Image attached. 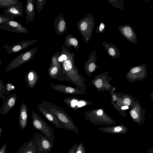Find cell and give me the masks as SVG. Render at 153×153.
I'll use <instances>...</instances> for the list:
<instances>
[{
	"mask_svg": "<svg viewBox=\"0 0 153 153\" xmlns=\"http://www.w3.org/2000/svg\"><path fill=\"white\" fill-rule=\"evenodd\" d=\"M74 56V53L70 52L62 45L58 60L61 63L63 73L76 88L81 89L82 86V78L76 66Z\"/></svg>",
	"mask_w": 153,
	"mask_h": 153,
	"instance_id": "obj_1",
	"label": "cell"
},
{
	"mask_svg": "<svg viewBox=\"0 0 153 153\" xmlns=\"http://www.w3.org/2000/svg\"><path fill=\"white\" fill-rule=\"evenodd\" d=\"M40 104L58 120L64 126L65 129L78 134V129L71 118L62 108L50 102L42 101Z\"/></svg>",
	"mask_w": 153,
	"mask_h": 153,
	"instance_id": "obj_2",
	"label": "cell"
},
{
	"mask_svg": "<svg viewBox=\"0 0 153 153\" xmlns=\"http://www.w3.org/2000/svg\"><path fill=\"white\" fill-rule=\"evenodd\" d=\"M31 116L33 127L40 131L53 144L55 140L54 129L34 111H32Z\"/></svg>",
	"mask_w": 153,
	"mask_h": 153,
	"instance_id": "obj_3",
	"label": "cell"
},
{
	"mask_svg": "<svg viewBox=\"0 0 153 153\" xmlns=\"http://www.w3.org/2000/svg\"><path fill=\"white\" fill-rule=\"evenodd\" d=\"M78 29L84 41L88 43L91 39L95 22L93 16L88 13L77 23Z\"/></svg>",
	"mask_w": 153,
	"mask_h": 153,
	"instance_id": "obj_4",
	"label": "cell"
},
{
	"mask_svg": "<svg viewBox=\"0 0 153 153\" xmlns=\"http://www.w3.org/2000/svg\"><path fill=\"white\" fill-rule=\"evenodd\" d=\"M38 50L37 48H33L24 51L13 59L7 66L5 71L12 70L33 59Z\"/></svg>",
	"mask_w": 153,
	"mask_h": 153,
	"instance_id": "obj_5",
	"label": "cell"
},
{
	"mask_svg": "<svg viewBox=\"0 0 153 153\" xmlns=\"http://www.w3.org/2000/svg\"><path fill=\"white\" fill-rule=\"evenodd\" d=\"M32 140L36 153H48L51 151L53 146V144L41 133L35 134Z\"/></svg>",
	"mask_w": 153,
	"mask_h": 153,
	"instance_id": "obj_6",
	"label": "cell"
},
{
	"mask_svg": "<svg viewBox=\"0 0 153 153\" xmlns=\"http://www.w3.org/2000/svg\"><path fill=\"white\" fill-rule=\"evenodd\" d=\"M0 29L8 31L21 33H29L27 28L18 21L11 20L0 25Z\"/></svg>",
	"mask_w": 153,
	"mask_h": 153,
	"instance_id": "obj_7",
	"label": "cell"
},
{
	"mask_svg": "<svg viewBox=\"0 0 153 153\" xmlns=\"http://www.w3.org/2000/svg\"><path fill=\"white\" fill-rule=\"evenodd\" d=\"M60 53L56 52L52 56L50 66L48 69V73L50 77L55 79L62 70L61 63L59 61Z\"/></svg>",
	"mask_w": 153,
	"mask_h": 153,
	"instance_id": "obj_8",
	"label": "cell"
},
{
	"mask_svg": "<svg viewBox=\"0 0 153 153\" xmlns=\"http://www.w3.org/2000/svg\"><path fill=\"white\" fill-rule=\"evenodd\" d=\"M37 41V40L24 41L12 45L5 44L2 46V47L6 50L8 54H15L36 42Z\"/></svg>",
	"mask_w": 153,
	"mask_h": 153,
	"instance_id": "obj_9",
	"label": "cell"
},
{
	"mask_svg": "<svg viewBox=\"0 0 153 153\" xmlns=\"http://www.w3.org/2000/svg\"><path fill=\"white\" fill-rule=\"evenodd\" d=\"M51 86L52 89L66 94L79 95L84 93V91L82 89L64 85H54L51 82Z\"/></svg>",
	"mask_w": 153,
	"mask_h": 153,
	"instance_id": "obj_10",
	"label": "cell"
},
{
	"mask_svg": "<svg viewBox=\"0 0 153 153\" xmlns=\"http://www.w3.org/2000/svg\"><path fill=\"white\" fill-rule=\"evenodd\" d=\"M119 30L121 34L129 41L133 44L137 43V36L133 28L129 25L119 27Z\"/></svg>",
	"mask_w": 153,
	"mask_h": 153,
	"instance_id": "obj_11",
	"label": "cell"
},
{
	"mask_svg": "<svg viewBox=\"0 0 153 153\" xmlns=\"http://www.w3.org/2000/svg\"><path fill=\"white\" fill-rule=\"evenodd\" d=\"M53 25L56 33L58 36L62 35L68 29L66 22L62 13L55 18Z\"/></svg>",
	"mask_w": 153,
	"mask_h": 153,
	"instance_id": "obj_12",
	"label": "cell"
},
{
	"mask_svg": "<svg viewBox=\"0 0 153 153\" xmlns=\"http://www.w3.org/2000/svg\"><path fill=\"white\" fill-rule=\"evenodd\" d=\"M17 99V94H12L4 99L0 110V114L4 115L8 113L14 106Z\"/></svg>",
	"mask_w": 153,
	"mask_h": 153,
	"instance_id": "obj_13",
	"label": "cell"
},
{
	"mask_svg": "<svg viewBox=\"0 0 153 153\" xmlns=\"http://www.w3.org/2000/svg\"><path fill=\"white\" fill-rule=\"evenodd\" d=\"M63 101L69 108L75 110L87 104L86 101L76 97H68L64 99Z\"/></svg>",
	"mask_w": 153,
	"mask_h": 153,
	"instance_id": "obj_14",
	"label": "cell"
},
{
	"mask_svg": "<svg viewBox=\"0 0 153 153\" xmlns=\"http://www.w3.org/2000/svg\"><path fill=\"white\" fill-rule=\"evenodd\" d=\"M37 107L44 116L56 128L65 129L64 126L51 113L46 110L40 104L38 105Z\"/></svg>",
	"mask_w": 153,
	"mask_h": 153,
	"instance_id": "obj_15",
	"label": "cell"
},
{
	"mask_svg": "<svg viewBox=\"0 0 153 153\" xmlns=\"http://www.w3.org/2000/svg\"><path fill=\"white\" fill-rule=\"evenodd\" d=\"M34 0H27L25 6L26 21L25 24L27 25L29 22H32L35 16V8Z\"/></svg>",
	"mask_w": 153,
	"mask_h": 153,
	"instance_id": "obj_16",
	"label": "cell"
},
{
	"mask_svg": "<svg viewBox=\"0 0 153 153\" xmlns=\"http://www.w3.org/2000/svg\"><path fill=\"white\" fill-rule=\"evenodd\" d=\"M22 4L20 2L7 8L4 9L3 12L5 14L15 17H24Z\"/></svg>",
	"mask_w": 153,
	"mask_h": 153,
	"instance_id": "obj_17",
	"label": "cell"
},
{
	"mask_svg": "<svg viewBox=\"0 0 153 153\" xmlns=\"http://www.w3.org/2000/svg\"><path fill=\"white\" fill-rule=\"evenodd\" d=\"M28 109L25 103L21 105L19 111V124L21 128L25 129L27 125Z\"/></svg>",
	"mask_w": 153,
	"mask_h": 153,
	"instance_id": "obj_18",
	"label": "cell"
},
{
	"mask_svg": "<svg viewBox=\"0 0 153 153\" xmlns=\"http://www.w3.org/2000/svg\"><path fill=\"white\" fill-rule=\"evenodd\" d=\"M39 79L38 75L36 72L30 70L25 76V79L27 86L30 89H32L37 84Z\"/></svg>",
	"mask_w": 153,
	"mask_h": 153,
	"instance_id": "obj_19",
	"label": "cell"
},
{
	"mask_svg": "<svg viewBox=\"0 0 153 153\" xmlns=\"http://www.w3.org/2000/svg\"><path fill=\"white\" fill-rule=\"evenodd\" d=\"M102 44L109 56L114 58L120 57V53L119 51L120 50L115 45L111 43L104 41L102 42Z\"/></svg>",
	"mask_w": 153,
	"mask_h": 153,
	"instance_id": "obj_20",
	"label": "cell"
},
{
	"mask_svg": "<svg viewBox=\"0 0 153 153\" xmlns=\"http://www.w3.org/2000/svg\"><path fill=\"white\" fill-rule=\"evenodd\" d=\"M64 44L69 51H70L71 47H73L77 50L79 49L78 41L77 39L71 34H68L65 36Z\"/></svg>",
	"mask_w": 153,
	"mask_h": 153,
	"instance_id": "obj_21",
	"label": "cell"
},
{
	"mask_svg": "<svg viewBox=\"0 0 153 153\" xmlns=\"http://www.w3.org/2000/svg\"><path fill=\"white\" fill-rule=\"evenodd\" d=\"M97 56V53L95 51L92 52L85 65V68L88 69L89 71L90 72H93L95 68L96 65L94 62V61L96 58Z\"/></svg>",
	"mask_w": 153,
	"mask_h": 153,
	"instance_id": "obj_22",
	"label": "cell"
},
{
	"mask_svg": "<svg viewBox=\"0 0 153 153\" xmlns=\"http://www.w3.org/2000/svg\"><path fill=\"white\" fill-rule=\"evenodd\" d=\"M20 2L19 0H0V8L6 9Z\"/></svg>",
	"mask_w": 153,
	"mask_h": 153,
	"instance_id": "obj_23",
	"label": "cell"
},
{
	"mask_svg": "<svg viewBox=\"0 0 153 153\" xmlns=\"http://www.w3.org/2000/svg\"><path fill=\"white\" fill-rule=\"evenodd\" d=\"M22 153H36L35 148L32 140L28 143L25 149Z\"/></svg>",
	"mask_w": 153,
	"mask_h": 153,
	"instance_id": "obj_24",
	"label": "cell"
},
{
	"mask_svg": "<svg viewBox=\"0 0 153 153\" xmlns=\"http://www.w3.org/2000/svg\"><path fill=\"white\" fill-rule=\"evenodd\" d=\"M15 17L5 14H0V25L10 20H14Z\"/></svg>",
	"mask_w": 153,
	"mask_h": 153,
	"instance_id": "obj_25",
	"label": "cell"
},
{
	"mask_svg": "<svg viewBox=\"0 0 153 153\" xmlns=\"http://www.w3.org/2000/svg\"><path fill=\"white\" fill-rule=\"evenodd\" d=\"M110 3L115 7L123 10V1L108 0Z\"/></svg>",
	"mask_w": 153,
	"mask_h": 153,
	"instance_id": "obj_26",
	"label": "cell"
},
{
	"mask_svg": "<svg viewBox=\"0 0 153 153\" xmlns=\"http://www.w3.org/2000/svg\"><path fill=\"white\" fill-rule=\"evenodd\" d=\"M46 0H36L37 13L38 14L43 9Z\"/></svg>",
	"mask_w": 153,
	"mask_h": 153,
	"instance_id": "obj_27",
	"label": "cell"
},
{
	"mask_svg": "<svg viewBox=\"0 0 153 153\" xmlns=\"http://www.w3.org/2000/svg\"><path fill=\"white\" fill-rule=\"evenodd\" d=\"M105 25L103 22L100 23L96 29L97 33H101L103 32L105 30Z\"/></svg>",
	"mask_w": 153,
	"mask_h": 153,
	"instance_id": "obj_28",
	"label": "cell"
},
{
	"mask_svg": "<svg viewBox=\"0 0 153 153\" xmlns=\"http://www.w3.org/2000/svg\"><path fill=\"white\" fill-rule=\"evenodd\" d=\"M85 149L83 144L80 143L77 145L75 153H85Z\"/></svg>",
	"mask_w": 153,
	"mask_h": 153,
	"instance_id": "obj_29",
	"label": "cell"
},
{
	"mask_svg": "<svg viewBox=\"0 0 153 153\" xmlns=\"http://www.w3.org/2000/svg\"><path fill=\"white\" fill-rule=\"evenodd\" d=\"M78 145L76 143H75L69 149L68 153H75L76 149Z\"/></svg>",
	"mask_w": 153,
	"mask_h": 153,
	"instance_id": "obj_30",
	"label": "cell"
},
{
	"mask_svg": "<svg viewBox=\"0 0 153 153\" xmlns=\"http://www.w3.org/2000/svg\"><path fill=\"white\" fill-rule=\"evenodd\" d=\"M102 85V82L100 79H99L96 80L95 82V85L98 88H100Z\"/></svg>",
	"mask_w": 153,
	"mask_h": 153,
	"instance_id": "obj_31",
	"label": "cell"
},
{
	"mask_svg": "<svg viewBox=\"0 0 153 153\" xmlns=\"http://www.w3.org/2000/svg\"><path fill=\"white\" fill-rule=\"evenodd\" d=\"M141 68L139 67H136L133 68L131 70L132 73H137L141 71Z\"/></svg>",
	"mask_w": 153,
	"mask_h": 153,
	"instance_id": "obj_32",
	"label": "cell"
},
{
	"mask_svg": "<svg viewBox=\"0 0 153 153\" xmlns=\"http://www.w3.org/2000/svg\"><path fill=\"white\" fill-rule=\"evenodd\" d=\"M130 113L132 117L134 119H136L138 117V115L136 111L133 110H132Z\"/></svg>",
	"mask_w": 153,
	"mask_h": 153,
	"instance_id": "obj_33",
	"label": "cell"
},
{
	"mask_svg": "<svg viewBox=\"0 0 153 153\" xmlns=\"http://www.w3.org/2000/svg\"><path fill=\"white\" fill-rule=\"evenodd\" d=\"M6 144H4L0 149V153H6Z\"/></svg>",
	"mask_w": 153,
	"mask_h": 153,
	"instance_id": "obj_34",
	"label": "cell"
},
{
	"mask_svg": "<svg viewBox=\"0 0 153 153\" xmlns=\"http://www.w3.org/2000/svg\"><path fill=\"white\" fill-rule=\"evenodd\" d=\"M124 103L126 106H128L130 105L131 103V101L129 99L126 98L124 99Z\"/></svg>",
	"mask_w": 153,
	"mask_h": 153,
	"instance_id": "obj_35",
	"label": "cell"
},
{
	"mask_svg": "<svg viewBox=\"0 0 153 153\" xmlns=\"http://www.w3.org/2000/svg\"><path fill=\"white\" fill-rule=\"evenodd\" d=\"M122 129V128L120 126L114 128V130L116 132H118L121 131Z\"/></svg>",
	"mask_w": 153,
	"mask_h": 153,
	"instance_id": "obj_36",
	"label": "cell"
},
{
	"mask_svg": "<svg viewBox=\"0 0 153 153\" xmlns=\"http://www.w3.org/2000/svg\"><path fill=\"white\" fill-rule=\"evenodd\" d=\"M103 111L101 109L98 110L97 112V114L99 116L101 115L102 114Z\"/></svg>",
	"mask_w": 153,
	"mask_h": 153,
	"instance_id": "obj_37",
	"label": "cell"
},
{
	"mask_svg": "<svg viewBox=\"0 0 153 153\" xmlns=\"http://www.w3.org/2000/svg\"><path fill=\"white\" fill-rule=\"evenodd\" d=\"M128 106H123L122 107V110L127 109H128Z\"/></svg>",
	"mask_w": 153,
	"mask_h": 153,
	"instance_id": "obj_38",
	"label": "cell"
},
{
	"mask_svg": "<svg viewBox=\"0 0 153 153\" xmlns=\"http://www.w3.org/2000/svg\"><path fill=\"white\" fill-rule=\"evenodd\" d=\"M2 131V129L1 127H0V135L1 134V133Z\"/></svg>",
	"mask_w": 153,
	"mask_h": 153,
	"instance_id": "obj_39",
	"label": "cell"
},
{
	"mask_svg": "<svg viewBox=\"0 0 153 153\" xmlns=\"http://www.w3.org/2000/svg\"><path fill=\"white\" fill-rule=\"evenodd\" d=\"M2 62V60H1V59H0V67L1 66V64Z\"/></svg>",
	"mask_w": 153,
	"mask_h": 153,
	"instance_id": "obj_40",
	"label": "cell"
}]
</instances>
